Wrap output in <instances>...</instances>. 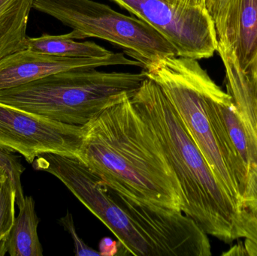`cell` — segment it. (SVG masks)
Returning a JSON list of instances; mask_svg holds the SVG:
<instances>
[{"instance_id": "obj_7", "label": "cell", "mask_w": 257, "mask_h": 256, "mask_svg": "<svg viewBox=\"0 0 257 256\" xmlns=\"http://www.w3.org/2000/svg\"><path fill=\"white\" fill-rule=\"evenodd\" d=\"M154 27L173 45L178 57L199 60L218 48L215 24L206 7L169 4L164 0H113Z\"/></svg>"}, {"instance_id": "obj_13", "label": "cell", "mask_w": 257, "mask_h": 256, "mask_svg": "<svg viewBox=\"0 0 257 256\" xmlns=\"http://www.w3.org/2000/svg\"><path fill=\"white\" fill-rule=\"evenodd\" d=\"M7 241L8 254L11 256H42L43 249L38 235L39 219L36 211V202L32 196H24L18 207Z\"/></svg>"}, {"instance_id": "obj_1", "label": "cell", "mask_w": 257, "mask_h": 256, "mask_svg": "<svg viewBox=\"0 0 257 256\" xmlns=\"http://www.w3.org/2000/svg\"><path fill=\"white\" fill-rule=\"evenodd\" d=\"M85 127L81 161L108 186L183 212L176 174L130 96L104 110Z\"/></svg>"}, {"instance_id": "obj_18", "label": "cell", "mask_w": 257, "mask_h": 256, "mask_svg": "<svg viewBox=\"0 0 257 256\" xmlns=\"http://www.w3.org/2000/svg\"><path fill=\"white\" fill-rule=\"evenodd\" d=\"M60 223L63 225V228L66 231L70 234L72 240L75 245V255L76 256H94L100 255L99 252L92 249L90 246H87L82 239L80 238L78 233L76 231V228L75 226V222H74L73 216L72 213L67 210V213L63 217L59 220Z\"/></svg>"}, {"instance_id": "obj_5", "label": "cell", "mask_w": 257, "mask_h": 256, "mask_svg": "<svg viewBox=\"0 0 257 256\" xmlns=\"http://www.w3.org/2000/svg\"><path fill=\"white\" fill-rule=\"evenodd\" d=\"M33 9L70 27L79 39L96 38L123 48L133 60L148 63L178 56L158 31L139 18L93 0H33Z\"/></svg>"}, {"instance_id": "obj_21", "label": "cell", "mask_w": 257, "mask_h": 256, "mask_svg": "<svg viewBox=\"0 0 257 256\" xmlns=\"http://www.w3.org/2000/svg\"><path fill=\"white\" fill-rule=\"evenodd\" d=\"M169 4L187 7H206L205 0H164Z\"/></svg>"}, {"instance_id": "obj_15", "label": "cell", "mask_w": 257, "mask_h": 256, "mask_svg": "<svg viewBox=\"0 0 257 256\" xmlns=\"http://www.w3.org/2000/svg\"><path fill=\"white\" fill-rule=\"evenodd\" d=\"M241 237L245 238L247 255H257V164L247 171L238 207Z\"/></svg>"}, {"instance_id": "obj_17", "label": "cell", "mask_w": 257, "mask_h": 256, "mask_svg": "<svg viewBox=\"0 0 257 256\" xmlns=\"http://www.w3.org/2000/svg\"><path fill=\"white\" fill-rule=\"evenodd\" d=\"M0 168L8 173L13 182L16 189V204L19 207L24 198L21 178L25 168L20 162L18 156L13 154V152L2 147H0Z\"/></svg>"}, {"instance_id": "obj_2", "label": "cell", "mask_w": 257, "mask_h": 256, "mask_svg": "<svg viewBox=\"0 0 257 256\" xmlns=\"http://www.w3.org/2000/svg\"><path fill=\"white\" fill-rule=\"evenodd\" d=\"M130 100L149 125L182 192L183 213L225 243L241 238L238 210L161 87L147 77Z\"/></svg>"}, {"instance_id": "obj_14", "label": "cell", "mask_w": 257, "mask_h": 256, "mask_svg": "<svg viewBox=\"0 0 257 256\" xmlns=\"http://www.w3.org/2000/svg\"><path fill=\"white\" fill-rule=\"evenodd\" d=\"M78 34L71 33L60 36L43 34L27 39V48L48 55L74 58H105L114 53L93 42H78Z\"/></svg>"}, {"instance_id": "obj_3", "label": "cell", "mask_w": 257, "mask_h": 256, "mask_svg": "<svg viewBox=\"0 0 257 256\" xmlns=\"http://www.w3.org/2000/svg\"><path fill=\"white\" fill-rule=\"evenodd\" d=\"M164 92L220 184L238 210L247 167L216 108L219 86L194 59L170 57L144 66Z\"/></svg>"}, {"instance_id": "obj_4", "label": "cell", "mask_w": 257, "mask_h": 256, "mask_svg": "<svg viewBox=\"0 0 257 256\" xmlns=\"http://www.w3.org/2000/svg\"><path fill=\"white\" fill-rule=\"evenodd\" d=\"M146 78L144 71L75 69L0 90V103L66 124L85 126L104 110L131 96Z\"/></svg>"}, {"instance_id": "obj_19", "label": "cell", "mask_w": 257, "mask_h": 256, "mask_svg": "<svg viewBox=\"0 0 257 256\" xmlns=\"http://www.w3.org/2000/svg\"><path fill=\"white\" fill-rule=\"evenodd\" d=\"M229 2V0H205L207 9L215 25L223 19Z\"/></svg>"}, {"instance_id": "obj_12", "label": "cell", "mask_w": 257, "mask_h": 256, "mask_svg": "<svg viewBox=\"0 0 257 256\" xmlns=\"http://www.w3.org/2000/svg\"><path fill=\"white\" fill-rule=\"evenodd\" d=\"M33 0H0V60L27 48V24Z\"/></svg>"}, {"instance_id": "obj_16", "label": "cell", "mask_w": 257, "mask_h": 256, "mask_svg": "<svg viewBox=\"0 0 257 256\" xmlns=\"http://www.w3.org/2000/svg\"><path fill=\"white\" fill-rule=\"evenodd\" d=\"M16 196L12 179L0 168V256L8 253V239L15 219Z\"/></svg>"}, {"instance_id": "obj_11", "label": "cell", "mask_w": 257, "mask_h": 256, "mask_svg": "<svg viewBox=\"0 0 257 256\" xmlns=\"http://www.w3.org/2000/svg\"><path fill=\"white\" fill-rule=\"evenodd\" d=\"M222 123L247 170L257 164V137L235 106L230 95L220 87L214 96Z\"/></svg>"}, {"instance_id": "obj_20", "label": "cell", "mask_w": 257, "mask_h": 256, "mask_svg": "<svg viewBox=\"0 0 257 256\" xmlns=\"http://www.w3.org/2000/svg\"><path fill=\"white\" fill-rule=\"evenodd\" d=\"M121 245L110 237H103L99 242V252L100 256H114L120 253Z\"/></svg>"}, {"instance_id": "obj_9", "label": "cell", "mask_w": 257, "mask_h": 256, "mask_svg": "<svg viewBox=\"0 0 257 256\" xmlns=\"http://www.w3.org/2000/svg\"><path fill=\"white\" fill-rule=\"evenodd\" d=\"M109 66L142 65L128 59L123 53H114L105 58H74L48 55L26 48L0 60V90L19 87L59 72Z\"/></svg>"}, {"instance_id": "obj_6", "label": "cell", "mask_w": 257, "mask_h": 256, "mask_svg": "<svg viewBox=\"0 0 257 256\" xmlns=\"http://www.w3.org/2000/svg\"><path fill=\"white\" fill-rule=\"evenodd\" d=\"M33 168L52 174L96 216L120 242L119 255L160 256L133 218L111 195L105 182L81 159L45 153L35 159Z\"/></svg>"}, {"instance_id": "obj_8", "label": "cell", "mask_w": 257, "mask_h": 256, "mask_svg": "<svg viewBox=\"0 0 257 256\" xmlns=\"http://www.w3.org/2000/svg\"><path fill=\"white\" fill-rule=\"evenodd\" d=\"M85 126L60 123L0 103V147L18 153L28 163L57 153L81 160Z\"/></svg>"}, {"instance_id": "obj_10", "label": "cell", "mask_w": 257, "mask_h": 256, "mask_svg": "<svg viewBox=\"0 0 257 256\" xmlns=\"http://www.w3.org/2000/svg\"><path fill=\"white\" fill-rule=\"evenodd\" d=\"M215 27L217 38L232 47L241 69L257 75V0H229Z\"/></svg>"}]
</instances>
